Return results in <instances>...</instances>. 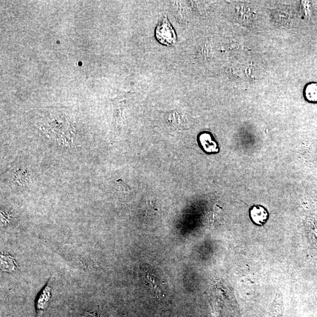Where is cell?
<instances>
[{
  "label": "cell",
  "instance_id": "7",
  "mask_svg": "<svg viewBox=\"0 0 317 317\" xmlns=\"http://www.w3.org/2000/svg\"><path fill=\"white\" fill-rule=\"evenodd\" d=\"M147 278L148 279V281L152 286V287L154 290V294H155L157 298H162V296H164V294H162V292L160 288L157 286L155 280H154V278L152 275H150L148 274L147 275Z\"/></svg>",
  "mask_w": 317,
  "mask_h": 317
},
{
  "label": "cell",
  "instance_id": "8",
  "mask_svg": "<svg viewBox=\"0 0 317 317\" xmlns=\"http://www.w3.org/2000/svg\"><path fill=\"white\" fill-rule=\"evenodd\" d=\"M117 186L121 190H127L129 189V186L127 185L123 181H117Z\"/></svg>",
  "mask_w": 317,
  "mask_h": 317
},
{
  "label": "cell",
  "instance_id": "2",
  "mask_svg": "<svg viewBox=\"0 0 317 317\" xmlns=\"http://www.w3.org/2000/svg\"><path fill=\"white\" fill-rule=\"evenodd\" d=\"M249 214L252 222L258 226L265 224L269 217L267 210L261 205L252 206L250 209Z\"/></svg>",
  "mask_w": 317,
  "mask_h": 317
},
{
  "label": "cell",
  "instance_id": "4",
  "mask_svg": "<svg viewBox=\"0 0 317 317\" xmlns=\"http://www.w3.org/2000/svg\"><path fill=\"white\" fill-rule=\"evenodd\" d=\"M51 298V287L47 284L44 287L36 301V308L38 310H43L47 306L49 300Z\"/></svg>",
  "mask_w": 317,
  "mask_h": 317
},
{
  "label": "cell",
  "instance_id": "5",
  "mask_svg": "<svg viewBox=\"0 0 317 317\" xmlns=\"http://www.w3.org/2000/svg\"><path fill=\"white\" fill-rule=\"evenodd\" d=\"M305 98L310 103H317V83L308 84L304 90Z\"/></svg>",
  "mask_w": 317,
  "mask_h": 317
},
{
  "label": "cell",
  "instance_id": "3",
  "mask_svg": "<svg viewBox=\"0 0 317 317\" xmlns=\"http://www.w3.org/2000/svg\"><path fill=\"white\" fill-rule=\"evenodd\" d=\"M199 142L203 149L207 153H217L219 151L218 144L214 140L211 134L208 132H203L199 136Z\"/></svg>",
  "mask_w": 317,
  "mask_h": 317
},
{
  "label": "cell",
  "instance_id": "1",
  "mask_svg": "<svg viewBox=\"0 0 317 317\" xmlns=\"http://www.w3.org/2000/svg\"><path fill=\"white\" fill-rule=\"evenodd\" d=\"M155 36L158 42L165 46H172L176 42L175 31L166 17L162 18L157 24Z\"/></svg>",
  "mask_w": 317,
  "mask_h": 317
},
{
  "label": "cell",
  "instance_id": "6",
  "mask_svg": "<svg viewBox=\"0 0 317 317\" xmlns=\"http://www.w3.org/2000/svg\"><path fill=\"white\" fill-rule=\"evenodd\" d=\"M13 259L9 256H2V267L3 270L13 271L14 269V263Z\"/></svg>",
  "mask_w": 317,
  "mask_h": 317
}]
</instances>
